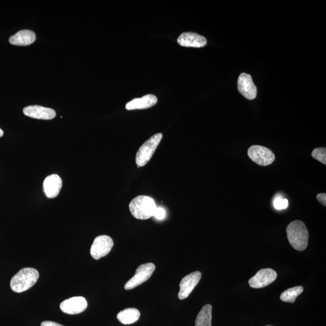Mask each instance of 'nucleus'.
<instances>
[{"mask_svg":"<svg viewBox=\"0 0 326 326\" xmlns=\"http://www.w3.org/2000/svg\"><path fill=\"white\" fill-rule=\"evenodd\" d=\"M287 234L289 244L297 251H304L307 248L309 232L307 226L301 221H292L288 226Z\"/></svg>","mask_w":326,"mask_h":326,"instance_id":"1","label":"nucleus"},{"mask_svg":"<svg viewBox=\"0 0 326 326\" xmlns=\"http://www.w3.org/2000/svg\"><path fill=\"white\" fill-rule=\"evenodd\" d=\"M141 317V312L135 308H127L119 312L117 318L124 324H131L137 322Z\"/></svg>","mask_w":326,"mask_h":326,"instance_id":"17","label":"nucleus"},{"mask_svg":"<svg viewBox=\"0 0 326 326\" xmlns=\"http://www.w3.org/2000/svg\"><path fill=\"white\" fill-rule=\"evenodd\" d=\"M266 326H273V325H266Z\"/></svg>","mask_w":326,"mask_h":326,"instance_id":"26","label":"nucleus"},{"mask_svg":"<svg viewBox=\"0 0 326 326\" xmlns=\"http://www.w3.org/2000/svg\"><path fill=\"white\" fill-rule=\"evenodd\" d=\"M165 216L166 212L164 209L160 207L156 208L154 215L155 218H157L158 220H162L165 218Z\"/></svg>","mask_w":326,"mask_h":326,"instance_id":"22","label":"nucleus"},{"mask_svg":"<svg viewBox=\"0 0 326 326\" xmlns=\"http://www.w3.org/2000/svg\"><path fill=\"white\" fill-rule=\"evenodd\" d=\"M177 42L178 44L186 48H201L207 44V39L204 36L197 33L185 32L179 35Z\"/></svg>","mask_w":326,"mask_h":326,"instance_id":"13","label":"nucleus"},{"mask_svg":"<svg viewBox=\"0 0 326 326\" xmlns=\"http://www.w3.org/2000/svg\"><path fill=\"white\" fill-rule=\"evenodd\" d=\"M36 35L29 30H22L9 38V42L15 45H29L35 41Z\"/></svg>","mask_w":326,"mask_h":326,"instance_id":"16","label":"nucleus"},{"mask_svg":"<svg viewBox=\"0 0 326 326\" xmlns=\"http://www.w3.org/2000/svg\"><path fill=\"white\" fill-rule=\"evenodd\" d=\"M23 113L29 118L40 120H52L56 117L54 109L38 105L27 106Z\"/></svg>","mask_w":326,"mask_h":326,"instance_id":"12","label":"nucleus"},{"mask_svg":"<svg viewBox=\"0 0 326 326\" xmlns=\"http://www.w3.org/2000/svg\"><path fill=\"white\" fill-rule=\"evenodd\" d=\"M202 274L199 271L192 272L183 278L179 284L178 298L179 300H184L188 298L194 291L196 286L198 284L201 278Z\"/></svg>","mask_w":326,"mask_h":326,"instance_id":"9","label":"nucleus"},{"mask_svg":"<svg viewBox=\"0 0 326 326\" xmlns=\"http://www.w3.org/2000/svg\"><path fill=\"white\" fill-rule=\"evenodd\" d=\"M239 91L248 100H253L257 96V88L250 75L242 73L238 81Z\"/></svg>","mask_w":326,"mask_h":326,"instance_id":"11","label":"nucleus"},{"mask_svg":"<svg viewBox=\"0 0 326 326\" xmlns=\"http://www.w3.org/2000/svg\"><path fill=\"white\" fill-rule=\"evenodd\" d=\"M113 246H114V242L109 236L106 235L98 236L91 245V255L95 260H99L109 254Z\"/></svg>","mask_w":326,"mask_h":326,"instance_id":"7","label":"nucleus"},{"mask_svg":"<svg viewBox=\"0 0 326 326\" xmlns=\"http://www.w3.org/2000/svg\"><path fill=\"white\" fill-rule=\"evenodd\" d=\"M289 205L287 199L282 198L281 196H277L274 201V207L277 211L287 209Z\"/></svg>","mask_w":326,"mask_h":326,"instance_id":"21","label":"nucleus"},{"mask_svg":"<svg viewBox=\"0 0 326 326\" xmlns=\"http://www.w3.org/2000/svg\"><path fill=\"white\" fill-rule=\"evenodd\" d=\"M277 277V272L274 269H262L259 270L253 277L249 279V285L252 288H263L274 282Z\"/></svg>","mask_w":326,"mask_h":326,"instance_id":"8","label":"nucleus"},{"mask_svg":"<svg viewBox=\"0 0 326 326\" xmlns=\"http://www.w3.org/2000/svg\"><path fill=\"white\" fill-rule=\"evenodd\" d=\"M39 272L32 268H23L12 278L10 286L13 291L20 293L32 288L39 278Z\"/></svg>","mask_w":326,"mask_h":326,"instance_id":"3","label":"nucleus"},{"mask_svg":"<svg viewBox=\"0 0 326 326\" xmlns=\"http://www.w3.org/2000/svg\"><path fill=\"white\" fill-rule=\"evenodd\" d=\"M3 134H4V132H3L2 129L0 128V137H2Z\"/></svg>","mask_w":326,"mask_h":326,"instance_id":"25","label":"nucleus"},{"mask_svg":"<svg viewBox=\"0 0 326 326\" xmlns=\"http://www.w3.org/2000/svg\"><path fill=\"white\" fill-rule=\"evenodd\" d=\"M304 287L301 286L288 289L281 295V300L284 302L293 304L296 298L304 292Z\"/></svg>","mask_w":326,"mask_h":326,"instance_id":"19","label":"nucleus"},{"mask_svg":"<svg viewBox=\"0 0 326 326\" xmlns=\"http://www.w3.org/2000/svg\"><path fill=\"white\" fill-rule=\"evenodd\" d=\"M162 137L161 133L152 136L142 145L136 155V164L138 167L145 166L150 160Z\"/></svg>","mask_w":326,"mask_h":326,"instance_id":"4","label":"nucleus"},{"mask_svg":"<svg viewBox=\"0 0 326 326\" xmlns=\"http://www.w3.org/2000/svg\"><path fill=\"white\" fill-rule=\"evenodd\" d=\"M41 326H64L61 324L58 323V322H53L51 321H43L41 324Z\"/></svg>","mask_w":326,"mask_h":326,"instance_id":"24","label":"nucleus"},{"mask_svg":"<svg viewBox=\"0 0 326 326\" xmlns=\"http://www.w3.org/2000/svg\"><path fill=\"white\" fill-rule=\"evenodd\" d=\"M248 155L252 161L262 166L272 164L275 159L274 153L270 149L262 146H251L248 149Z\"/></svg>","mask_w":326,"mask_h":326,"instance_id":"6","label":"nucleus"},{"mask_svg":"<svg viewBox=\"0 0 326 326\" xmlns=\"http://www.w3.org/2000/svg\"><path fill=\"white\" fill-rule=\"evenodd\" d=\"M312 156L322 164L326 165V149L325 148L315 149L312 152Z\"/></svg>","mask_w":326,"mask_h":326,"instance_id":"20","label":"nucleus"},{"mask_svg":"<svg viewBox=\"0 0 326 326\" xmlns=\"http://www.w3.org/2000/svg\"><path fill=\"white\" fill-rule=\"evenodd\" d=\"M62 185V179L58 175L52 174L46 177L43 183V189L46 197L56 198L61 191Z\"/></svg>","mask_w":326,"mask_h":326,"instance_id":"14","label":"nucleus"},{"mask_svg":"<svg viewBox=\"0 0 326 326\" xmlns=\"http://www.w3.org/2000/svg\"><path fill=\"white\" fill-rule=\"evenodd\" d=\"M157 102V98L152 95H147L141 98L134 99L126 105L127 110L151 108Z\"/></svg>","mask_w":326,"mask_h":326,"instance_id":"15","label":"nucleus"},{"mask_svg":"<svg viewBox=\"0 0 326 326\" xmlns=\"http://www.w3.org/2000/svg\"><path fill=\"white\" fill-rule=\"evenodd\" d=\"M155 269V266L152 263H148L139 266L135 274L125 285L126 290L137 287L138 286L144 284L151 277Z\"/></svg>","mask_w":326,"mask_h":326,"instance_id":"5","label":"nucleus"},{"mask_svg":"<svg viewBox=\"0 0 326 326\" xmlns=\"http://www.w3.org/2000/svg\"><path fill=\"white\" fill-rule=\"evenodd\" d=\"M212 307L206 305L196 317L195 326H212Z\"/></svg>","mask_w":326,"mask_h":326,"instance_id":"18","label":"nucleus"},{"mask_svg":"<svg viewBox=\"0 0 326 326\" xmlns=\"http://www.w3.org/2000/svg\"><path fill=\"white\" fill-rule=\"evenodd\" d=\"M317 198L318 201L321 203V204L324 206L326 205V194H318L317 196Z\"/></svg>","mask_w":326,"mask_h":326,"instance_id":"23","label":"nucleus"},{"mask_svg":"<svg viewBox=\"0 0 326 326\" xmlns=\"http://www.w3.org/2000/svg\"><path fill=\"white\" fill-rule=\"evenodd\" d=\"M129 208L134 218L146 220L154 216L157 206L154 199L148 196L141 195L132 199Z\"/></svg>","mask_w":326,"mask_h":326,"instance_id":"2","label":"nucleus"},{"mask_svg":"<svg viewBox=\"0 0 326 326\" xmlns=\"http://www.w3.org/2000/svg\"><path fill=\"white\" fill-rule=\"evenodd\" d=\"M88 307V302L83 297H74L66 299L60 304V308L64 313L75 315L84 312Z\"/></svg>","mask_w":326,"mask_h":326,"instance_id":"10","label":"nucleus"}]
</instances>
